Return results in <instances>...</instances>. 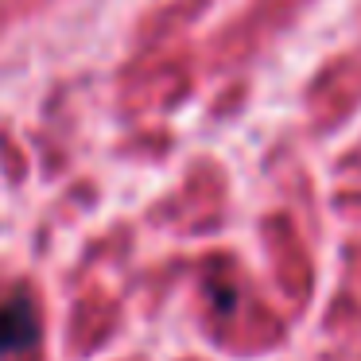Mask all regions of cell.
Masks as SVG:
<instances>
[{"instance_id": "cell-1", "label": "cell", "mask_w": 361, "mask_h": 361, "mask_svg": "<svg viewBox=\"0 0 361 361\" xmlns=\"http://www.w3.org/2000/svg\"><path fill=\"white\" fill-rule=\"evenodd\" d=\"M39 342V314H35L32 295H12L8 303H0V353L32 350Z\"/></svg>"}]
</instances>
